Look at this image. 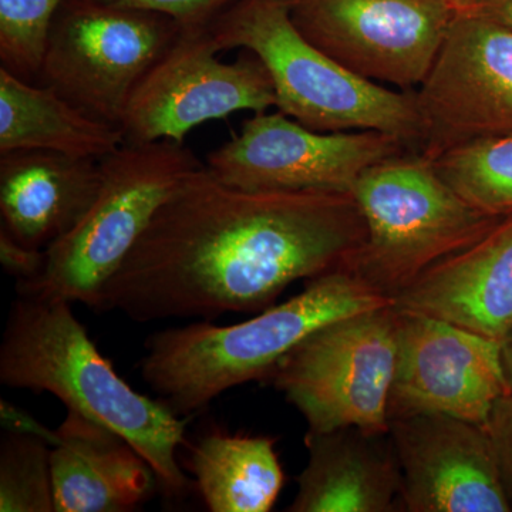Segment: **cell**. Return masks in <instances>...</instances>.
<instances>
[{
    "label": "cell",
    "instance_id": "cell-17",
    "mask_svg": "<svg viewBox=\"0 0 512 512\" xmlns=\"http://www.w3.org/2000/svg\"><path fill=\"white\" fill-rule=\"evenodd\" d=\"M308 464L292 512H393L402 507V474L389 431L345 427L308 431Z\"/></svg>",
    "mask_w": 512,
    "mask_h": 512
},
{
    "label": "cell",
    "instance_id": "cell-20",
    "mask_svg": "<svg viewBox=\"0 0 512 512\" xmlns=\"http://www.w3.org/2000/svg\"><path fill=\"white\" fill-rule=\"evenodd\" d=\"M269 436L208 431L191 447L188 470L205 507L212 512H268L285 484Z\"/></svg>",
    "mask_w": 512,
    "mask_h": 512
},
{
    "label": "cell",
    "instance_id": "cell-24",
    "mask_svg": "<svg viewBox=\"0 0 512 512\" xmlns=\"http://www.w3.org/2000/svg\"><path fill=\"white\" fill-rule=\"evenodd\" d=\"M110 5L148 10L168 16L183 30L208 29L237 0H100Z\"/></svg>",
    "mask_w": 512,
    "mask_h": 512
},
{
    "label": "cell",
    "instance_id": "cell-18",
    "mask_svg": "<svg viewBox=\"0 0 512 512\" xmlns=\"http://www.w3.org/2000/svg\"><path fill=\"white\" fill-rule=\"evenodd\" d=\"M52 448L56 512H128L158 488L146 458L116 431L67 412Z\"/></svg>",
    "mask_w": 512,
    "mask_h": 512
},
{
    "label": "cell",
    "instance_id": "cell-10",
    "mask_svg": "<svg viewBox=\"0 0 512 512\" xmlns=\"http://www.w3.org/2000/svg\"><path fill=\"white\" fill-rule=\"evenodd\" d=\"M407 151L414 150L383 131L320 133L281 111H265L211 151L205 167L239 190L352 194L365 171Z\"/></svg>",
    "mask_w": 512,
    "mask_h": 512
},
{
    "label": "cell",
    "instance_id": "cell-1",
    "mask_svg": "<svg viewBox=\"0 0 512 512\" xmlns=\"http://www.w3.org/2000/svg\"><path fill=\"white\" fill-rule=\"evenodd\" d=\"M366 235L353 194L239 190L204 165L161 205L96 311L136 322L262 312L295 282L345 268Z\"/></svg>",
    "mask_w": 512,
    "mask_h": 512
},
{
    "label": "cell",
    "instance_id": "cell-28",
    "mask_svg": "<svg viewBox=\"0 0 512 512\" xmlns=\"http://www.w3.org/2000/svg\"><path fill=\"white\" fill-rule=\"evenodd\" d=\"M464 13H476L512 29V0H478L476 8Z\"/></svg>",
    "mask_w": 512,
    "mask_h": 512
},
{
    "label": "cell",
    "instance_id": "cell-11",
    "mask_svg": "<svg viewBox=\"0 0 512 512\" xmlns=\"http://www.w3.org/2000/svg\"><path fill=\"white\" fill-rule=\"evenodd\" d=\"M218 53L208 29L181 30L131 96L120 126L126 144L184 143L207 121L276 106L271 74L259 57L248 52L224 63Z\"/></svg>",
    "mask_w": 512,
    "mask_h": 512
},
{
    "label": "cell",
    "instance_id": "cell-19",
    "mask_svg": "<svg viewBox=\"0 0 512 512\" xmlns=\"http://www.w3.org/2000/svg\"><path fill=\"white\" fill-rule=\"evenodd\" d=\"M124 144L120 127L94 119L45 84L0 67V156L42 150L101 161Z\"/></svg>",
    "mask_w": 512,
    "mask_h": 512
},
{
    "label": "cell",
    "instance_id": "cell-30",
    "mask_svg": "<svg viewBox=\"0 0 512 512\" xmlns=\"http://www.w3.org/2000/svg\"><path fill=\"white\" fill-rule=\"evenodd\" d=\"M454 3H456L458 13H464L476 8L478 0H454Z\"/></svg>",
    "mask_w": 512,
    "mask_h": 512
},
{
    "label": "cell",
    "instance_id": "cell-9",
    "mask_svg": "<svg viewBox=\"0 0 512 512\" xmlns=\"http://www.w3.org/2000/svg\"><path fill=\"white\" fill-rule=\"evenodd\" d=\"M458 15L454 0H292L312 45L356 76L416 92Z\"/></svg>",
    "mask_w": 512,
    "mask_h": 512
},
{
    "label": "cell",
    "instance_id": "cell-12",
    "mask_svg": "<svg viewBox=\"0 0 512 512\" xmlns=\"http://www.w3.org/2000/svg\"><path fill=\"white\" fill-rule=\"evenodd\" d=\"M423 136L419 153L441 154L512 134V29L458 13L424 82L414 92Z\"/></svg>",
    "mask_w": 512,
    "mask_h": 512
},
{
    "label": "cell",
    "instance_id": "cell-3",
    "mask_svg": "<svg viewBox=\"0 0 512 512\" xmlns=\"http://www.w3.org/2000/svg\"><path fill=\"white\" fill-rule=\"evenodd\" d=\"M392 303L349 269H335L245 322L218 326L200 320L154 333L141 376L175 413L188 417L229 389L268 380L286 355L323 326Z\"/></svg>",
    "mask_w": 512,
    "mask_h": 512
},
{
    "label": "cell",
    "instance_id": "cell-2",
    "mask_svg": "<svg viewBox=\"0 0 512 512\" xmlns=\"http://www.w3.org/2000/svg\"><path fill=\"white\" fill-rule=\"evenodd\" d=\"M72 306L60 298L18 295L0 345V382L53 394L67 412L116 431L146 458L164 497L184 500L194 481L180 466L178 451L190 417L137 392L120 377Z\"/></svg>",
    "mask_w": 512,
    "mask_h": 512
},
{
    "label": "cell",
    "instance_id": "cell-29",
    "mask_svg": "<svg viewBox=\"0 0 512 512\" xmlns=\"http://www.w3.org/2000/svg\"><path fill=\"white\" fill-rule=\"evenodd\" d=\"M501 359H503L504 375L508 389L512 393V329L501 342Z\"/></svg>",
    "mask_w": 512,
    "mask_h": 512
},
{
    "label": "cell",
    "instance_id": "cell-8",
    "mask_svg": "<svg viewBox=\"0 0 512 512\" xmlns=\"http://www.w3.org/2000/svg\"><path fill=\"white\" fill-rule=\"evenodd\" d=\"M396 362L394 306L323 326L275 367L268 380L302 414L308 431H389Z\"/></svg>",
    "mask_w": 512,
    "mask_h": 512
},
{
    "label": "cell",
    "instance_id": "cell-27",
    "mask_svg": "<svg viewBox=\"0 0 512 512\" xmlns=\"http://www.w3.org/2000/svg\"><path fill=\"white\" fill-rule=\"evenodd\" d=\"M0 421H2L3 431L37 437V439L45 440L52 447L59 443L57 430L49 429L32 414L8 400H0Z\"/></svg>",
    "mask_w": 512,
    "mask_h": 512
},
{
    "label": "cell",
    "instance_id": "cell-5",
    "mask_svg": "<svg viewBox=\"0 0 512 512\" xmlns=\"http://www.w3.org/2000/svg\"><path fill=\"white\" fill-rule=\"evenodd\" d=\"M352 194L367 235L345 268L393 302L431 266L470 247L505 217L468 204L417 151L373 165Z\"/></svg>",
    "mask_w": 512,
    "mask_h": 512
},
{
    "label": "cell",
    "instance_id": "cell-25",
    "mask_svg": "<svg viewBox=\"0 0 512 512\" xmlns=\"http://www.w3.org/2000/svg\"><path fill=\"white\" fill-rule=\"evenodd\" d=\"M485 430L493 443L505 493L512 507V393L504 394L495 402Z\"/></svg>",
    "mask_w": 512,
    "mask_h": 512
},
{
    "label": "cell",
    "instance_id": "cell-6",
    "mask_svg": "<svg viewBox=\"0 0 512 512\" xmlns=\"http://www.w3.org/2000/svg\"><path fill=\"white\" fill-rule=\"evenodd\" d=\"M100 190L82 221L47 248L43 274L16 284L18 295L60 298L96 311L161 205L204 163L184 143L124 144L100 161Z\"/></svg>",
    "mask_w": 512,
    "mask_h": 512
},
{
    "label": "cell",
    "instance_id": "cell-22",
    "mask_svg": "<svg viewBox=\"0 0 512 512\" xmlns=\"http://www.w3.org/2000/svg\"><path fill=\"white\" fill-rule=\"evenodd\" d=\"M52 446L25 434L3 433L0 441V511L52 512Z\"/></svg>",
    "mask_w": 512,
    "mask_h": 512
},
{
    "label": "cell",
    "instance_id": "cell-7",
    "mask_svg": "<svg viewBox=\"0 0 512 512\" xmlns=\"http://www.w3.org/2000/svg\"><path fill=\"white\" fill-rule=\"evenodd\" d=\"M168 16L100 0H64L37 83L120 127L138 84L181 33Z\"/></svg>",
    "mask_w": 512,
    "mask_h": 512
},
{
    "label": "cell",
    "instance_id": "cell-16",
    "mask_svg": "<svg viewBox=\"0 0 512 512\" xmlns=\"http://www.w3.org/2000/svg\"><path fill=\"white\" fill-rule=\"evenodd\" d=\"M101 163L53 151L0 156L2 228L29 247L47 249L80 221L100 190Z\"/></svg>",
    "mask_w": 512,
    "mask_h": 512
},
{
    "label": "cell",
    "instance_id": "cell-21",
    "mask_svg": "<svg viewBox=\"0 0 512 512\" xmlns=\"http://www.w3.org/2000/svg\"><path fill=\"white\" fill-rule=\"evenodd\" d=\"M431 163L468 204L487 214H511L512 134L451 148Z\"/></svg>",
    "mask_w": 512,
    "mask_h": 512
},
{
    "label": "cell",
    "instance_id": "cell-15",
    "mask_svg": "<svg viewBox=\"0 0 512 512\" xmlns=\"http://www.w3.org/2000/svg\"><path fill=\"white\" fill-rule=\"evenodd\" d=\"M393 303L503 342L512 329V212L470 247L431 266Z\"/></svg>",
    "mask_w": 512,
    "mask_h": 512
},
{
    "label": "cell",
    "instance_id": "cell-23",
    "mask_svg": "<svg viewBox=\"0 0 512 512\" xmlns=\"http://www.w3.org/2000/svg\"><path fill=\"white\" fill-rule=\"evenodd\" d=\"M64 0H0V63L26 82L39 79Z\"/></svg>",
    "mask_w": 512,
    "mask_h": 512
},
{
    "label": "cell",
    "instance_id": "cell-13",
    "mask_svg": "<svg viewBox=\"0 0 512 512\" xmlns=\"http://www.w3.org/2000/svg\"><path fill=\"white\" fill-rule=\"evenodd\" d=\"M394 329L389 421L443 414L485 427L495 402L510 393L501 342L397 306Z\"/></svg>",
    "mask_w": 512,
    "mask_h": 512
},
{
    "label": "cell",
    "instance_id": "cell-4",
    "mask_svg": "<svg viewBox=\"0 0 512 512\" xmlns=\"http://www.w3.org/2000/svg\"><path fill=\"white\" fill-rule=\"evenodd\" d=\"M292 0H237L208 32L220 52L245 49L271 74L281 113L320 133L377 130L419 151L423 123L414 92L356 76L312 45L291 18Z\"/></svg>",
    "mask_w": 512,
    "mask_h": 512
},
{
    "label": "cell",
    "instance_id": "cell-26",
    "mask_svg": "<svg viewBox=\"0 0 512 512\" xmlns=\"http://www.w3.org/2000/svg\"><path fill=\"white\" fill-rule=\"evenodd\" d=\"M0 262L3 269L19 282H30L39 278L47 264V249L29 247L22 244L0 228Z\"/></svg>",
    "mask_w": 512,
    "mask_h": 512
},
{
    "label": "cell",
    "instance_id": "cell-14",
    "mask_svg": "<svg viewBox=\"0 0 512 512\" xmlns=\"http://www.w3.org/2000/svg\"><path fill=\"white\" fill-rule=\"evenodd\" d=\"M402 510L510 512L493 443L480 424L420 414L389 421Z\"/></svg>",
    "mask_w": 512,
    "mask_h": 512
}]
</instances>
